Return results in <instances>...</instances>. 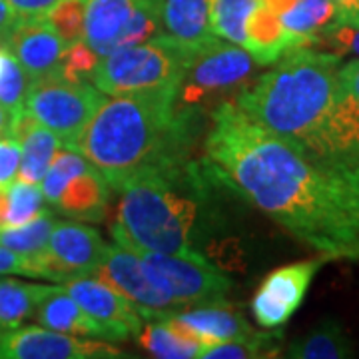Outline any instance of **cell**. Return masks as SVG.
Masks as SVG:
<instances>
[{"mask_svg": "<svg viewBox=\"0 0 359 359\" xmlns=\"http://www.w3.org/2000/svg\"><path fill=\"white\" fill-rule=\"evenodd\" d=\"M204 142L212 180L325 259L359 262V160L325 158L218 104Z\"/></svg>", "mask_w": 359, "mask_h": 359, "instance_id": "obj_1", "label": "cell"}, {"mask_svg": "<svg viewBox=\"0 0 359 359\" xmlns=\"http://www.w3.org/2000/svg\"><path fill=\"white\" fill-rule=\"evenodd\" d=\"M174 94L176 86L106 96L74 150L114 190L144 170L186 162L200 120L176 114Z\"/></svg>", "mask_w": 359, "mask_h": 359, "instance_id": "obj_2", "label": "cell"}, {"mask_svg": "<svg viewBox=\"0 0 359 359\" xmlns=\"http://www.w3.org/2000/svg\"><path fill=\"white\" fill-rule=\"evenodd\" d=\"M339 66L341 58L335 52L295 48L250 82L233 102L262 128L311 154L325 156L323 138L335 102Z\"/></svg>", "mask_w": 359, "mask_h": 359, "instance_id": "obj_3", "label": "cell"}, {"mask_svg": "<svg viewBox=\"0 0 359 359\" xmlns=\"http://www.w3.org/2000/svg\"><path fill=\"white\" fill-rule=\"evenodd\" d=\"M112 238L132 252L200 254L194 238L202 182L190 162L150 168L120 188Z\"/></svg>", "mask_w": 359, "mask_h": 359, "instance_id": "obj_4", "label": "cell"}, {"mask_svg": "<svg viewBox=\"0 0 359 359\" xmlns=\"http://www.w3.org/2000/svg\"><path fill=\"white\" fill-rule=\"evenodd\" d=\"M256 66L244 46L214 39L190 54L174 94V112L198 118L233 100L250 84Z\"/></svg>", "mask_w": 359, "mask_h": 359, "instance_id": "obj_5", "label": "cell"}, {"mask_svg": "<svg viewBox=\"0 0 359 359\" xmlns=\"http://www.w3.org/2000/svg\"><path fill=\"white\" fill-rule=\"evenodd\" d=\"M194 50L196 48L160 34L148 42L102 56L92 82L106 96L172 88L178 86L184 66Z\"/></svg>", "mask_w": 359, "mask_h": 359, "instance_id": "obj_6", "label": "cell"}, {"mask_svg": "<svg viewBox=\"0 0 359 359\" xmlns=\"http://www.w3.org/2000/svg\"><path fill=\"white\" fill-rule=\"evenodd\" d=\"M142 259L150 282L166 295L174 308L228 304L231 280L202 254L134 252Z\"/></svg>", "mask_w": 359, "mask_h": 359, "instance_id": "obj_7", "label": "cell"}, {"mask_svg": "<svg viewBox=\"0 0 359 359\" xmlns=\"http://www.w3.org/2000/svg\"><path fill=\"white\" fill-rule=\"evenodd\" d=\"M106 94L86 82L60 76L32 80L25 100V114L52 130L66 148H74Z\"/></svg>", "mask_w": 359, "mask_h": 359, "instance_id": "obj_8", "label": "cell"}, {"mask_svg": "<svg viewBox=\"0 0 359 359\" xmlns=\"http://www.w3.org/2000/svg\"><path fill=\"white\" fill-rule=\"evenodd\" d=\"M160 34V0H86L82 40L100 58Z\"/></svg>", "mask_w": 359, "mask_h": 359, "instance_id": "obj_9", "label": "cell"}, {"mask_svg": "<svg viewBox=\"0 0 359 359\" xmlns=\"http://www.w3.org/2000/svg\"><path fill=\"white\" fill-rule=\"evenodd\" d=\"M102 236L96 228L72 222H56L48 238V248L36 259L39 278L65 283L72 278L92 276L104 257Z\"/></svg>", "mask_w": 359, "mask_h": 359, "instance_id": "obj_10", "label": "cell"}, {"mask_svg": "<svg viewBox=\"0 0 359 359\" xmlns=\"http://www.w3.org/2000/svg\"><path fill=\"white\" fill-rule=\"evenodd\" d=\"M122 358L106 339L60 334L44 325L16 327L0 335V359H112Z\"/></svg>", "mask_w": 359, "mask_h": 359, "instance_id": "obj_11", "label": "cell"}, {"mask_svg": "<svg viewBox=\"0 0 359 359\" xmlns=\"http://www.w3.org/2000/svg\"><path fill=\"white\" fill-rule=\"evenodd\" d=\"M325 257L304 259L273 269L266 276L252 299L254 320L268 330L285 325L302 306L316 273L323 266Z\"/></svg>", "mask_w": 359, "mask_h": 359, "instance_id": "obj_12", "label": "cell"}, {"mask_svg": "<svg viewBox=\"0 0 359 359\" xmlns=\"http://www.w3.org/2000/svg\"><path fill=\"white\" fill-rule=\"evenodd\" d=\"M62 287L102 327L108 339L124 341L140 334L146 321L142 309L94 276L72 278L62 283Z\"/></svg>", "mask_w": 359, "mask_h": 359, "instance_id": "obj_13", "label": "cell"}, {"mask_svg": "<svg viewBox=\"0 0 359 359\" xmlns=\"http://www.w3.org/2000/svg\"><path fill=\"white\" fill-rule=\"evenodd\" d=\"M66 46L46 18H20L0 36V48L11 52L32 80L60 76Z\"/></svg>", "mask_w": 359, "mask_h": 359, "instance_id": "obj_14", "label": "cell"}, {"mask_svg": "<svg viewBox=\"0 0 359 359\" xmlns=\"http://www.w3.org/2000/svg\"><path fill=\"white\" fill-rule=\"evenodd\" d=\"M92 276L138 306L144 316L150 311L176 309L166 295L150 282L140 257L118 242L106 245L102 262Z\"/></svg>", "mask_w": 359, "mask_h": 359, "instance_id": "obj_15", "label": "cell"}, {"mask_svg": "<svg viewBox=\"0 0 359 359\" xmlns=\"http://www.w3.org/2000/svg\"><path fill=\"white\" fill-rule=\"evenodd\" d=\"M323 142L327 158L359 160V58L339 66L335 102Z\"/></svg>", "mask_w": 359, "mask_h": 359, "instance_id": "obj_16", "label": "cell"}, {"mask_svg": "<svg viewBox=\"0 0 359 359\" xmlns=\"http://www.w3.org/2000/svg\"><path fill=\"white\" fill-rule=\"evenodd\" d=\"M152 313L166 318L180 334L192 337L198 344H202V347L256 334V330L248 323L244 316L228 308V304L198 306L194 309H168Z\"/></svg>", "mask_w": 359, "mask_h": 359, "instance_id": "obj_17", "label": "cell"}, {"mask_svg": "<svg viewBox=\"0 0 359 359\" xmlns=\"http://www.w3.org/2000/svg\"><path fill=\"white\" fill-rule=\"evenodd\" d=\"M308 46L306 40L292 34L282 25L280 16L273 14L262 2L245 22L244 48L259 66H271L278 62L285 52Z\"/></svg>", "mask_w": 359, "mask_h": 359, "instance_id": "obj_18", "label": "cell"}, {"mask_svg": "<svg viewBox=\"0 0 359 359\" xmlns=\"http://www.w3.org/2000/svg\"><path fill=\"white\" fill-rule=\"evenodd\" d=\"M11 132L18 138V144H20L18 180L40 184L46 176L54 156L58 154L60 148H65V142L52 130L42 126L28 114L16 118L11 126Z\"/></svg>", "mask_w": 359, "mask_h": 359, "instance_id": "obj_19", "label": "cell"}, {"mask_svg": "<svg viewBox=\"0 0 359 359\" xmlns=\"http://www.w3.org/2000/svg\"><path fill=\"white\" fill-rule=\"evenodd\" d=\"M32 318L40 325L60 332V334L80 335V337H94L106 339V332L80 308L76 299L60 285H48V290L40 297Z\"/></svg>", "mask_w": 359, "mask_h": 359, "instance_id": "obj_20", "label": "cell"}, {"mask_svg": "<svg viewBox=\"0 0 359 359\" xmlns=\"http://www.w3.org/2000/svg\"><path fill=\"white\" fill-rule=\"evenodd\" d=\"M210 4L212 0H160L162 34L188 48L218 39L210 28Z\"/></svg>", "mask_w": 359, "mask_h": 359, "instance_id": "obj_21", "label": "cell"}, {"mask_svg": "<svg viewBox=\"0 0 359 359\" xmlns=\"http://www.w3.org/2000/svg\"><path fill=\"white\" fill-rule=\"evenodd\" d=\"M110 196V184L100 170L90 166L70 180L52 208L78 222H102Z\"/></svg>", "mask_w": 359, "mask_h": 359, "instance_id": "obj_22", "label": "cell"}, {"mask_svg": "<svg viewBox=\"0 0 359 359\" xmlns=\"http://www.w3.org/2000/svg\"><path fill=\"white\" fill-rule=\"evenodd\" d=\"M144 325H142L140 334L136 335L138 346L148 351L152 358L160 359H192L198 358L202 344H198L196 339L182 335L166 320L160 318L156 313L146 316Z\"/></svg>", "mask_w": 359, "mask_h": 359, "instance_id": "obj_23", "label": "cell"}, {"mask_svg": "<svg viewBox=\"0 0 359 359\" xmlns=\"http://www.w3.org/2000/svg\"><path fill=\"white\" fill-rule=\"evenodd\" d=\"M339 6L335 0H295L280 16L282 25L308 46H318L321 34L339 20Z\"/></svg>", "mask_w": 359, "mask_h": 359, "instance_id": "obj_24", "label": "cell"}, {"mask_svg": "<svg viewBox=\"0 0 359 359\" xmlns=\"http://www.w3.org/2000/svg\"><path fill=\"white\" fill-rule=\"evenodd\" d=\"M285 355L295 359H344L353 355V344L339 321L325 320L295 339L285 349Z\"/></svg>", "mask_w": 359, "mask_h": 359, "instance_id": "obj_25", "label": "cell"}, {"mask_svg": "<svg viewBox=\"0 0 359 359\" xmlns=\"http://www.w3.org/2000/svg\"><path fill=\"white\" fill-rule=\"evenodd\" d=\"M48 285L11 280L0 276V335L22 325L36 309Z\"/></svg>", "mask_w": 359, "mask_h": 359, "instance_id": "obj_26", "label": "cell"}, {"mask_svg": "<svg viewBox=\"0 0 359 359\" xmlns=\"http://www.w3.org/2000/svg\"><path fill=\"white\" fill-rule=\"evenodd\" d=\"M54 224H56V219L52 216V212L46 210L39 218H34L28 224H22V226H2L0 228V245L28 257L36 264V259L48 248V238H50Z\"/></svg>", "mask_w": 359, "mask_h": 359, "instance_id": "obj_27", "label": "cell"}, {"mask_svg": "<svg viewBox=\"0 0 359 359\" xmlns=\"http://www.w3.org/2000/svg\"><path fill=\"white\" fill-rule=\"evenodd\" d=\"M264 0H212L210 4V28L214 36L245 44V22Z\"/></svg>", "mask_w": 359, "mask_h": 359, "instance_id": "obj_28", "label": "cell"}, {"mask_svg": "<svg viewBox=\"0 0 359 359\" xmlns=\"http://www.w3.org/2000/svg\"><path fill=\"white\" fill-rule=\"evenodd\" d=\"M282 339V334H259L256 332L250 337L242 339H230L219 341L200 349L198 358L204 359H254V358H271L280 351L278 341Z\"/></svg>", "mask_w": 359, "mask_h": 359, "instance_id": "obj_29", "label": "cell"}, {"mask_svg": "<svg viewBox=\"0 0 359 359\" xmlns=\"http://www.w3.org/2000/svg\"><path fill=\"white\" fill-rule=\"evenodd\" d=\"M32 78L8 50H0V104L11 112L13 122L25 114V100Z\"/></svg>", "mask_w": 359, "mask_h": 359, "instance_id": "obj_30", "label": "cell"}, {"mask_svg": "<svg viewBox=\"0 0 359 359\" xmlns=\"http://www.w3.org/2000/svg\"><path fill=\"white\" fill-rule=\"evenodd\" d=\"M44 194L40 184H30L25 180L13 182L6 188V214H4V226H22L28 224L46 210L44 205Z\"/></svg>", "mask_w": 359, "mask_h": 359, "instance_id": "obj_31", "label": "cell"}, {"mask_svg": "<svg viewBox=\"0 0 359 359\" xmlns=\"http://www.w3.org/2000/svg\"><path fill=\"white\" fill-rule=\"evenodd\" d=\"M92 166L84 156L80 154L74 148H60L58 154L54 156L50 168L46 172L44 180L40 182V188L44 194V200L48 204H54L60 192L65 190V186L70 180L78 176L80 172L88 170Z\"/></svg>", "mask_w": 359, "mask_h": 359, "instance_id": "obj_32", "label": "cell"}, {"mask_svg": "<svg viewBox=\"0 0 359 359\" xmlns=\"http://www.w3.org/2000/svg\"><path fill=\"white\" fill-rule=\"evenodd\" d=\"M84 14L86 0H60L44 18L60 34L66 44L82 40L84 34Z\"/></svg>", "mask_w": 359, "mask_h": 359, "instance_id": "obj_33", "label": "cell"}, {"mask_svg": "<svg viewBox=\"0 0 359 359\" xmlns=\"http://www.w3.org/2000/svg\"><path fill=\"white\" fill-rule=\"evenodd\" d=\"M100 62V56L90 48L84 40H78L68 44L62 56V66H60V78L70 80V82H86L92 80L96 66Z\"/></svg>", "mask_w": 359, "mask_h": 359, "instance_id": "obj_34", "label": "cell"}, {"mask_svg": "<svg viewBox=\"0 0 359 359\" xmlns=\"http://www.w3.org/2000/svg\"><path fill=\"white\" fill-rule=\"evenodd\" d=\"M320 44L330 46L337 56L341 54L359 56V14L339 16V20L321 34Z\"/></svg>", "mask_w": 359, "mask_h": 359, "instance_id": "obj_35", "label": "cell"}, {"mask_svg": "<svg viewBox=\"0 0 359 359\" xmlns=\"http://www.w3.org/2000/svg\"><path fill=\"white\" fill-rule=\"evenodd\" d=\"M20 144L13 132L0 134V190H6L18 178Z\"/></svg>", "mask_w": 359, "mask_h": 359, "instance_id": "obj_36", "label": "cell"}, {"mask_svg": "<svg viewBox=\"0 0 359 359\" xmlns=\"http://www.w3.org/2000/svg\"><path fill=\"white\" fill-rule=\"evenodd\" d=\"M30 276V278H39L36 264L28 257L16 254L13 250L0 245V276Z\"/></svg>", "mask_w": 359, "mask_h": 359, "instance_id": "obj_37", "label": "cell"}, {"mask_svg": "<svg viewBox=\"0 0 359 359\" xmlns=\"http://www.w3.org/2000/svg\"><path fill=\"white\" fill-rule=\"evenodd\" d=\"M20 18H44L60 0H6Z\"/></svg>", "mask_w": 359, "mask_h": 359, "instance_id": "obj_38", "label": "cell"}, {"mask_svg": "<svg viewBox=\"0 0 359 359\" xmlns=\"http://www.w3.org/2000/svg\"><path fill=\"white\" fill-rule=\"evenodd\" d=\"M18 20H20V16L14 13L13 6L6 0H0V36L4 32H8Z\"/></svg>", "mask_w": 359, "mask_h": 359, "instance_id": "obj_39", "label": "cell"}, {"mask_svg": "<svg viewBox=\"0 0 359 359\" xmlns=\"http://www.w3.org/2000/svg\"><path fill=\"white\" fill-rule=\"evenodd\" d=\"M295 0H264V4L268 6L269 11L273 14H278V16H282L292 4H294Z\"/></svg>", "mask_w": 359, "mask_h": 359, "instance_id": "obj_40", "label": "cell"}, {"mask_svg": "<svg viewBox=\"0 0 359 359\" xmlns=\"http://www.w3.org/2000/svg\"><path fill=\"white\" fill-rule=\"evenodd\" d=\"M341 14L339 16H351V14H359V0H335Z\"/></svg>", "mask_w": 359, "mask_h": 359, "instance_id": "obj_41", "label": "cell"}, {"mask_svg": "<svg viewBox=\"0 0 359 359\" xmlns=\"http://www.w3.org/2000/svg\"><path fill=\"white\" fill-rule=\"evenodd\" d=\"M11 126H13V116H11V112L0 104V134L11 132Z\"/></svg>", "mask_w": 359, "mask_h": 359, "instance_id": "obj_42", "label": "cell"}, {"mask_svg": "<svg viewBox=\"0 0 359 359\" xmlns=\"http://www.w3.org/2000/svg\"><path fill=\"white\" fill-rule=\"evenodd\" d=\"M4 214H6V190H0V228L4 226Z\"/></svg>", "mask_w": 359, "mask_h": 359, "instance_id": "obj_43", "label": "cell"}, {"mask_svg": "<svg viewBox=\"0 0 359 359\" xmlns=\"http://www.w3.org/2000/svg\"><path fill=\"white\" fill-rule=\"evenodd\" d=\"M0 50H2V48H0Z\"/></svg>", "mask_w": 359, "mask_h": 359, "instance_id": "obj_44", "label": "cell"}]
</instances>
